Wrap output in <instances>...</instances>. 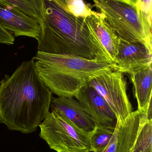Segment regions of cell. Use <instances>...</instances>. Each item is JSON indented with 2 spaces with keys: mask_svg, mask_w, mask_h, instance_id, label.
<instances>
[{
  "mask_svg": "<svg viewBox=\"0 0 152 152\" xmlns=\"http://www.w3.org/2000/svg\"><path fill=\"white\" fill-rule=\"evenodd\" d=\"M52 98L33 60L24 61L0 81V123L12 131L35 132L49 112Z\"/></svg>",
  "mask_w": 152,
  "mask_h": 152,
  "instance_id": "cell-1",
  "label": "cell"
},
{
  "mask_svg": "<svg viewBox=\"0 0 152 152\" xmlns=\"http://www.w3.org/2000/svg\"><path fill=\"white\" fill-rule=\"evenodd\" d=\"M37 52L106 62L97 48L86 18L69 13L65 0H43Z\"/></svg>",
  "mask_w": 152,
  "mask_h": 152,
  "instance_id": "cell-2",
  "label": "cell"
},
{
  "mask_svg": "<svg viewBox=\"0 0 152 152\" xmlns=\"http://www.w3.org/2000/svg\"><path fill=\"white\" fill-rule=\"evenodd\" d=\"M46 86L58 96L75 97L94 78L112 70V64L96 59L37 52L32 59Z\"/></svg>",
  "mask_w": 152,
  "mask_h": 152,
  "instance_id": "cell-3",
  "label": "cell"
},
{
  "mask_svg": "<svg viewBox=\"0 0 152 152\" xmlns=\"http://www.w3.org/2000/svg\"><path fill=\"white\" fill-rule=\"evenodd\" d=\"M104 22L120 39L137 42L152 51V32L145 26L137 0H93Z\"/></svg>",
  "mask_w": 152,
  "mask_h": 152,
  "instance_id": "cell-4",
  "label": "cell"
},
{
  "mask_svg": "<svg viewBox=\"0 0 152 152\" xmlns=\"http://www.w3.org/2000/svg\"><path fill=\"white\" fill-rule=\"evenodd\" d=\"M39 136L57 152H90V132L74 126L49 112L39 126Z\"/></svg>",
  "mask_w": 152,
  "mask_h": 152,
  "instance_id": "cell-5",
  "label": "cell"
},
{
  "mask_svg": "<svg viewBox=\"0 0 152 152\" xmlns=\"http://www.w3.org/2000/svg\"><path fill=\"white\" fill-rule=\"evenodd\" d=\"M87 84L104 98L114 112L118 121L125 119L133 112L123 73L112 70L94 78Z\"/></svg>",
  "mask_w": 152,
  "mask_h": 152,
  "instance_id": "cell-6",
  "label": "cell"
},
{
  "mask_svg": "<svg viewBox=\"0 0 152 152\" xmlns=\"http://www.w3.org/2000/svg\"><path fill=\"white\" fill-rule=\"evenodd\" d=\"M152 51L144 45L119 38L117 53L112 65L114 70L130 74L152 65Z\"/></svg>",
  "mask_w": 152,
  "mask_h": 152,
  "instance_id": "cell-7",
  "label": "cell"
},
{
  "mask_svg": "<svg viewBox=\"0 0 152 152\" xmlns=\"http://www.w3.org/2000/svg\"><path fill=\"white\" fill-rule=\"evenodd\" d=\"M0 25L15 37L26 36L37 40L41 34L37 20L3 0H0Z\"/></svg>",
  "mask_w": 152,
  "mask_h": 152,
  "instance_id": "cell-8",
  "label": "cell"
},
{
  "mask_svg": "<svg viewBox=\"0 0 152 152\" xmlns=\"http://www.w3.org/2000/svg\"><path fill=\"white\" fill-rule=\"evenodd\" d=\"M75 98L95 124L116 126L117 119L114 112L93 87L87 84Z\"/></svg>",
  "mask_w": 152,
  "mask_h": 152,
  "instance_id": "cell-9",
  "label": "cell"
},
{
  "mask_svg": "<svg viewBox=\"0 0 152 152\" xmlns=\"http://www.w3.org/2000/svg\"><path fill=\"white\" fill-rule=\"evenodd\" d=\"M98 50L107 63L113 64L118 51L119 38L96 12L86 18Z\"/></svg>",
  "mask_w": 152,
  "mask_h": 152,
  "instance_id": "cell-10",
  "label": "cell"
},
{
  "mask_svg": "<svg viewBox=\"0 0 152 152\" xmlns=\"http://www.w3.org/2000/svg\"><path fill=\"white\" fill-rule=\"evenodd\" d=\"M50 108L51 112L82 130L91 132L95 126L92 118L74 97H53Z\"/></svg>",
  "mask_w": 152,
  "mask_h": 152,
  "instance_id": "cell-11",
  "label": "cell"
},
{
  "mask_svg": "<svg viewBox=\"0 0 152 152\" xmlns=\"http://www.w3.org/2000/svg\"><path fill=\"white\" fill-rule=\"evenodd\" d=\"M140 113L132 112L125 119L118 121V152H130L138 139L140 131Z\"/></svg>",
  "mask_w": 152,
  "mask_h": 152,
  "instance_id": "cell-12",
  "label": "cell"
},
{
  "mask_svg": "<svg viewBox=\"0 0 152 152\" xmlns=\"http://www.w3.org/2000/svg\"><path fill=\"white\" fill-rule=\"evenodd\" d=\"M140 112L145 110L152 98V65L135 70L130 74Z\"/></svg>",
  "mask_w": 152,
  "mask_h": 152,
  "instance_id": "cell-13",
  "label": "cell"
},
{
  "mask_svg": "<svg viewBox=\"0 0 152 152\" xmlns=\"http://www.w3.org/2000/svg\"><path fill=\"white\" fill-rule=\"evenodd\" d=\"M140 113L138 139L130 152H152V118L146 112Z\"/></svg>",
  "mask_w": 152,
  "mask_h": 152,
  "instance_id": "cell-14",
  "label": "cell"
},
{
  "mask_svg": "<svg viewBox=\"0 0 152 152\" xmlns=\"http://www.w3.org/2000/svg\"><path fill=\"white\" fill-rule=\"evenodd\" d=\"M116 129V126L95 124L90 132L91 152H101L108 145Z\"/></svg>",
  "mask_w": 152,
  "mask_h": 152,
  "instance_id": "cell-15",
  "label": "cell"
},
{
  "mask_svg": "<svg viewBox=\"0 0 152 152\" xmlns=\"http://www.w3.org/2000/svg\"><path fill=\"white\" fill-rule=\"evenodd\" d=\"M24 14L35 18L40 25L43 15V0H3Z\"/></svg>",
  "mask_w": 152,
  "mask_h": 152,
  "instance_id": "cell-16",
  "label": "cell"
},
{
  "mask_svg": "<svg viewBox=\"0 0 152 152\" xmlns=\"http://www.w3.org/2000/svg\"><path fill=\"white\" fill-rule=\"evenodd\" d=\"M65 2L68 11L75 17L86 18L96 12L84 0H65Z\"/></svg>",
  "mask_w": 152,
  "mask_h": 152,
  "instance_id": "cell-17",
  "label": "cell"
},
{
  "mask_svg": "<svg viewBox=\"0 0 152 152\" xmlns=\"http://www.w3.org/2000/svg\"><path fill=\"white\" fill-rule=\"evenodd\" d=\"M137 5L145 26L152 32V0H137Z\"/></svg>",
  "mask_w": 152,
  "mask_h": 152,
  "instance_id": "cell-18",
  "label": "cell"
},
{
  "mask_svg": "<svg viewBox=\"0 0 152 152\" xmlns=\"http://www.w3.org/2000/svg\"><path fill=\"white\" fill-rule=\"evenodd\" d=\"M14 37L0 25V44L11 45L14 44Z\"/></svg>",
  "mask_w": 152,
  "mask_h": 152,
  "instance_id": "cell-19",
  "label": "cell"
},
{
  "mask_svg": "<svg viewBox=\"0 0 152 152\" xmlns=\"http://www.w3.org/2000/svg\"><path fill=\"white\" fill-rule=\"evenodd\" d=\"M101 152H118L117 127V125L115 132L109 142Z\"/></svg>",
  "mask_w": 152,
  "mask_h": 152,
  "instance_id": "cell-20",
  "label": "cell"
}]
</instances>
